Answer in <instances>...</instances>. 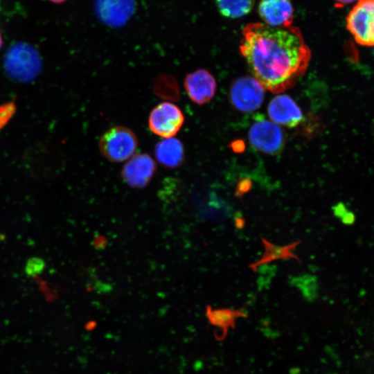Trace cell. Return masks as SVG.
Here are the masks:
<instances>
[{"mask_svg":"<svg viewBox=\"0 0 374 374\" xmlns=\"http://www.w3.org/2000/svg\"><path fill=\"white\" fill-rule=\"evenodd\" d=\"M240 51L253 77L265 90L278 94L305 73L311 57L298 28L273 27L261 22L244 26Z\"/></svg>","mask_w":374,"mask_h":374,"instance_id":"6da1fadb","label":"cell"},{"mask_svg":"<svg viewBox=\"0 0 374 374\" xmlns=\"http://www.w3.org/2000/svg\"><path fill=\"white\" fill-rule=\"evenodd\" d=\"M7 73L18 80L35 78L41 67L37 51L28 44L16 43L8 51L5 57Z\"/></svg>","mask_w":374,"mask_h":374,"instance_id":"7a4b0ae2","label":"cell"},{"mask_svg":"<svg viewBox=\"0 0 374 374\" xmlns=\"http://www.w3.org/2000/svg\"><path fill=\"white\" fill-rule=\"evenodd\" d=\"M138 141L130 129L116 126L109 129L99 140L102 154L113 162H121L130 159L135 153Z\"/></svg>","mask_w":374,"mask_h":374,"instance_id":"3957f363","label":"cell"},{"mask_svg":"<svg viewBox=\"0 0 374 374\" xmlns=\"http://www.w3.org/2000/svg\"><path fill=\"white\" fill-rule=\"evenodd\" d=\"M346 28L355 42L374 46V0H359L349 11Z\"/></svg>","mask_w":374,"mask_h":374,"instance_id":"277c9868","label":"cell"},{"mask_svg":"<svg viewBox=\"0 0 374 374\" xmlns=\"http://www.w3.org/2000/svg\"><path fill=\"white\" fill-rule=\"evenodd\" d=\"M265 89L253 76H244L235 80L230 89L233 105L244 112L258 109L264 100Z\"/></svg>","mask_w":374,"mask_h":374,"instance_id":"5b68a950","label":"cell"},{"mask_svg":"<svg viewBox=\"0 0 374 374\" xmlns=\"http://www.w3.org/2000/svg\"><path fill=\"white\" fill-rule=\"evenodd\" d=\"M184 121V116L181 109L173 103L164 102L151 111L148 125L154 134L166 139L175 136Z\"/></svg>","mask_w":374,"mask_h":374,"instance_id":"8992f818","label":"cell"},{"mask_svg":"<svg viewBox=\"0 0 374 374\" xmlns=\"http://www.w3.org/2000/svg\"><path fill=\"white\" fill-rule=\"evenodd\" d=\"M249 139L257 150L270 154L279 152L284 143L283 132L278 125L265 118L257 120L251 126Z\"/></svg>","mask_w":374,"mask_h":374,"instance_id":"52a82bcc","label":"cell"},{"mask_svg":"<svg viewBox=\"0 0 374 374\" xmlns=\"http://www.w3.org/2000/svg\"><path fill=\"white\" fill-rule=\"evenodd\" d=\"M135 8L134 0H94L97 18L112 27L125 24L134 13Z\"/></svg>","mask_w":374,"mask_h":374,"instance_id":"ba28073f","label":"cell"},{"mask_svg":"<svg viewBox=\"0 0 374 374\" xmlns=\"http://www.w3.org/2000/svg\"><path fill=\"white\" fill-rule=\"evenodd\" d=\"M156 170L154 161L147 154H134L122 170L123 180L131 187L143 188L151 180Z\"/></svg>","mask_w":374,"mask_h":374,"instance_id":"9c48e42d","label":"cell"},{"mask_svg":"<svg viewBox=\"0 0 374 374\" xmlns=\"http://www.w3.org/2000/svg\"><path fill=\"white\" fill-rule=\"evenodd\" d=\"M184 87L193 102L202 105L213 98L217 84L215 78L208 71L197 69L186 76Z\"/></svg>","mask_w":374,"mask_h":374,"instance_id":"30bf717a","label":"cell"},{"mask_svg":"<svg viewBox=\"0 0 374 374\" xmlns=\"http://www.w3.org/2000/svg\"><path fill=\"white\" fill-rule=\"evenodd\" d=\"M267 113L271 121L289 127L296 126L303 118L299 107L291 97L285 94L278 93L270 100Z\"/></svg>","mask_w":374,"mask_h":374,"instance_id":"8fae6325","label":"cell"},{"mask_svg":"<svg viewBox=\"0 0 374 374\" xmlns=\"http://www.w3.org/2000/svg\"><path fill=\"white\" fill-rule=\"evenodd\" d=\"M258 12L264 24L273 27L292 26L294 9L290 0H261Z\"/></svg>","mask_w":374,"mask_h":374,"instance_id":"7c38bea8","label":"cell"},{"mask_svg":"<svg viewBox=\"0 0 374 374\" xmlns=\"http://www.w3.org/2000/svg\"><path fill=\"white\" fill-rule=\"evenodd\" d=\"M265 251L262 257L256 262L249 265V267L256 272L260 266L269 264L276 260L293 258L301 262L300 258L294 253V249L300 244L301 241L294 242L284 246L276 245L264 238H261Z\"/></svg>","mask_w":374,"mask_h":374,"instance_id":"4fadbf2b","label":"cell"},{"mask_svg":"<svg viewBox=\"0 0 374 374\" xmlns=\"http://www.w3.org/2000/svg\"><path fill=\"white\" fill-rule=\"evenodd\" d=\"M155 155L158 161L165 167L176 168L183 161L184 147L178 139L166 138L157 144Z\"/></svg>","mask_w":374,"mask_h":374,"instance_id":"5bb4252c","label":"cell"},{"mask_svg":"<svg viewBox=\"0 0 374 374\" xmlns=\"http://www.w3.org/2000/svg\"><path fill=\"white\" fill-rule=\"evenodd\" d=\"M254 0H216L220 13L227 17L238 18L248 14Z\"/></svg>","mask_w":374,"mask_h":374,"instance_id":"9a60e30c","label":"cell"},{"mask_svg":"<svg viewBox=\"0 0 374 374\" xmlns=\"http://www.w3.org/2000/svg\"><path fill=\"white\" fill-rule=\"evenodd\" d=\"M206 315L213 325L228 328L234 324L238 317H244L245 313L240 310L230 308L213 310L211 307H208L206 309Z\"/></svg>","mask_w":374,"mask_h":374,"instance_id":"2e32d148","label":"cell"},{"mask_svg":"<svg viewBox=\"0 0 374 374\" xmlns=\"http://www.w3.org/2000/svg\"><path fill=\"white\" fill-rule=\"evenodd\" d=\"M12 104L0 107V128L8 121L14 111Z\"/></svg>","mask_w":374,"mask_h":374,"instance_id":"e0dca14e","label":"cell"},{"mask_svg":"<svg viewBox=\"0 0 374 374\" xmlns=\"http://www.w3.org/2000/svg\"><path fill=\"white\" fill-rule=\"evenodd\" d=\"M251 188V184L249 179L240 181L235 190V195L236 197L242 201L243 195L249 191Z\"/></svg>","mask_w":374,"mask_h":374,"instance_id":"ac0fdd59","label":"cell"},{"mask_svg":"<svg viewBox=\"0 0 374 374\" xmlns=\"http://www.w3.org/2000/svg\"><path fill=\"white\" fill-rule=\"evenodd\" d=\"M338 4L346 5L354 2H357L359 0H335Z\"/></svg>","mask_w":374,"mask_h":374,"instance_id":"d6986e66","label":"cell"},{"mask_svg":"<svg viewBox=\"0 0 374 374\" xmlns=\"http://www.w3.org/2000/svg\"><path fill=\"white\" fill-rule=\"evenodd\" d=\"M50 1L55 3H60L66 1V0H49Z\"/></svg>","mask_w":374,"mask_h":374,"instance_id":"ffe728a7","label":"cell"},{"mask_svg":"<svg viewBox=\"0 0 374 374\" xmlns=\"http://www.w3.org/2000/svg\"><path fill=\"white\" fill-rule=\"evenodd\" d=\"M1 45H2V39H1V32H0V48L1 47Z\"/></svg>","mask_w":374,"mask_h":374,"instance_id":"44dd1931","label":"cell"}]
</instances>
